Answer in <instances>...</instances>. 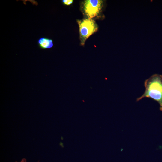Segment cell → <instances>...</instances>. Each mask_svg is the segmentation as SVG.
I'll use <instances>...</instances> for the list:
<instances>
[{
    "mask_svg": "<svg viewBox=\"0 0 162 162\" xmlns=\"http://www.w3.org/2000/svg\"><path fill=\"white\" fill-rule=\"evenodd\" d=\"M81 44L84 45L86 40L98 29L95 21L88 18L82 21H78Z\"/></svg>",
    "mask_w": 162,
    "mask_h": 162,
    "instance_id": "obj_2",
    "label": "cell"
},
{
    "mask_svg": "<svg viewBox=\"0 0 162 162\" xmlns=\"http://www.w3.org/2000/svg\"><path fill=\"white\" fill-rule=\"evenodd\" d=\"M145 90L143 94L138 98V102L145 98H151L160 105V110L162 111V75L154 74L146 80L144 82Z\"/></svg>",
    "mask_w": 162,
    "mask_h": 162,
    "instance_id": "obj_1",
    "label": "cell"
},
{
    "mask_svg": "<svg viewBox=\"0 0 162 162\" xmlns=\"http://www.w3.org/2000/svg\"><path fill=\"white\" fill-rule=\"evenodd\" d=\"M16 162H17L16 161ZM20 162H26V159L25 158H23L21 160Z\"/></svg>",
    "mask_w": 162,
    "mask_h": 162,
    "instance_id": "obj_6",
    "label": "cell"
},
{
    "mask_svg": "<svg viewBox=\"0 0 162 162\" xmlns=\"http://www.w3.org/2000/svg\"><path fill=\"white\" fill-rule=\"evenodd\" d=\"M39 47L42 49H46L52 48L53 46V40L47 37H42L38 40Z\"/></svg>",
    "mask_w": 162,
    "mask_h": 162,
    "instance_id": "obj_4",
    "label": "cell"
},
{
    "mask_svg": "<svg viewBox=\"0 0 162 162\" xmlns=\"http://www.w3.org/2000/svg\"><path fill=\"white\" fill-rule=\"evenodd\" d=\"M103 1L100 0H86L83 4L84 10L88 18L97 16L101 9Z\"/></svg>",
    "mask_w": 162,
    "mask_h": 162,
    "instance_id": "obj_3",
    "label": "cell"
},
{
    "mask_svg": "<svg viewBox=\"0 0 162 162\" xmlns=\"http://www.w3.org/2000/svg\"><path fill=\"white\" fill-rule=\"evenodd\" d=\"M73 0H62V2L64 4L66 5H69L73 2Z\"/></svg>",
    "mask_w": 162,
    "mask_h": 162,
    "instance_id": "obj_5",
    "label": "cell"
}]
</instances>
